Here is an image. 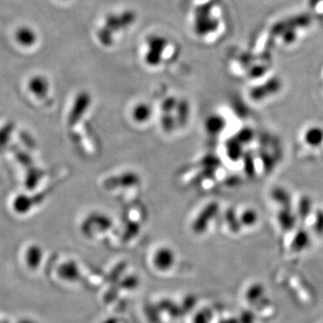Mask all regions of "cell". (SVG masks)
Here are the masks:
<instances>
[{
    "label": "cell",
    "instance_id": "cell-1",
    "mask_svg": "<svg viewBox=\"0 0 323 323\" xmlns=\"http://www.w3.org/2000/svg\"><path fill=\"white\" fill-rule=\"evenodd\" d=\"M297 215L293 211L291 206L280 207L277 216V224L283 231L289 232L295 227L297 222Z\"/></svg>",
    "mask_w": 323,
    "mask_h": 323
},
{
    "label": "cell",
    "instance_id": "cell-2",
    "mask_svg": "<svg viewBox=\"0 0 323 323\" xmlns=\"http://www.w3.org/2000/svg\"><path fill=\"white\" fill-rule=\"evenodd\" d=\"M302 140L306 145L312 148H318L323 145V128L313 125L303 132Z\"/></svg>",
    "mask_w": 323,
    "mask_h": 323
},
{
    "label": "cell",
    "instance_id": "cell-3",
    "mask_svg": "<svg viewBox=\"0 0 323 323\" xmlns=\"http://www.w3.org/2000/svg\"><path fill=\"white\" fill-rule=\"evenodd\" d=\"M28 88L33 96L38 98H45L49 91V83L44 77L34 75L29 81Z\"/></svg>",
    "mask_w": 323,
    "mask_h": 323
},
{
    "label": "cell",
    "instance_id": "cell-4",
    "mask_svg": "<svg viewBox=\"0 0 323 323\" xmlns=\"http://www.w3.org/2000/svg\"><path fill=\"white\" fill-rule=\"evenodd\" d=\"M15 40L22 46L32 47L37 41V34L31 27L21 26L15 32Z\"/></svg>",
    "mask_w": 323,
    "mask_h": 323
},
{
    "label": "cell",
    "instance_id": "cell-5",
    "mask_svg": "<svg viewBox=\"0 0 323 323\" xmlns=\"http://www.w3.org/2000/svg\"><path fill=\"white\" fill-rule=\"evenodd\" d=\"M270 197L274 202L280 207L291 206L292 196L287 188L283 187H275L270 192Z\"/></svg>",
    "mask_w": 323,
    "mask_h": 323
},
{
    "label": "cell",
    "instance_id": "cell-6",
    "mask_svg": "<svg viewBox=\"0 0 323 323\" xmlns=\"http://www.w3.org/2000/svg\"><path fill=\"white\" fill-rule=\"evenodd\" d=\"M149 52L146 55V60L150 64H156L160 61L161 54L164 47V40L163 38H154L149 43Z\"/></svg>",
    "mask_w": 323,
    "mask_h": 323
},
{
    "label": "cell",
    "instance_id": "cell-7",
    "mask_svg": "<svg viewBox=\"0 0 323 323\" xmlns=\"http://www.w3.org/2000/svg\"><path fill=\"white\" fill-rule=\"evenodd\" d=\"M311 238L308 232L306 229H299L296 231L295 236L292 241V249L295 252H300L305 251L309 247Z\"/></svg>",
    "mask_w": 323,
    "mask_h": 323
},
{
    "label": "cell",
    "instance_id": "cell-8",
    "mask_svg": "<svg viewBox=\"0 0 323 323\" xmlns=\"http://www.w3.org/2000/svg\"><path fill=\"white\" fill-rule=\"evenodd\" d=\"M162 252L157 253L155 258V263L157 268L161 270H167L170 269L172 263L174 264V256H172L170 252L167 250L161 251Z\"/></svg>",
    "mask_w": 323,
    "mask_h": 323
},
{
    "label": "cell",
    "instance_id": "cell-9",
    "mask_svg": "<svg viewBox=\"0 0 323 323\" xmlns=\"http://www.w3.org/2000/svg\"><path fill=\"white\" fill-rule=\"evenodd\" d=\"M313 212V201L309 197H302L300 199L297 206V211L295 212L297 217L306 219Z\"/></svg>",
    "mask_w": 323,
    "mask_h": 323
},
{
    "label": "cell",
    "instance_id": "cell-10",
    "mask_svg": "<svg viewBox=\"0 0 323 323\" xmlns=\"http://www.w3.org/2000/svg\"><path fill=\"white\" fill-rule=\"evenodd\" d=\"M280 84L279 82H277V80H273L272 83H269L268 85L265 86H261L258 89L257 91H255L254 96H255L256 99H263L265 97H269V96H272L275 92L278 91Z\"/></svg>",
    "mask_w": 323,
    "mask_h": 323
},
{
    "label": "cell",
    "instance_id": "cell-11",
    "mask_svg": "<svg viewBox=\"0 0 323 323\" xmlns=\"http://www.w3.org/2000/svg\"><path fill=\"white\" fill-rule=\"evenodd\" d=\"M259 220L258 213L254 210H246L241 217V222L245 226H253Z\"/></svg>",
    "mask_w": 323,
    "mask_h": 323
},
{
    "label": "cell",
    "instance_id": "cell-12",
    "mask_svg": "<svg viewBox=\"0 0 323 323\" xmlns=\"http://www.w3.org/2000/svg\"><path fill=\"white\" fill-rule=\"evenodd\" d=\"M12 126L11 123L4 126L3 128L0 129V152H3L5 146L7 145L9 139H10L11 132H12Z\"/></svg>",
    "mask_w": 323,
    "mask_h": 323
},
{
    "label": "cell",
    "instance_id": "cell-13",
    "mask_svg": "<svg viewBox=\"0 0 323 323\" xmlns=\"http://www.w3.org/2000/svg\"><path fill=\"white\" fill-rule=\"evenodd\" d=\"M263 287L260 284H254L251 287V288L249 289V291L247 292V298L250 301H254L256 299L259 298L261 295L263 294Z\"/></svg>",
    "mask_w": 323,
    "mask_h": 323
},
{
    "label": "cell",
    "instance_id": "cell-14",
    "mask_svg": "<svg viewBox=\"0 0 323 323\" xmlns=\"http://www.w3.org/2000/svg\"><path fill=\"white\" fill-rule=\"evenodd\" d=\"M313 229L318 235H323L322 210H318L316 212V215L314 217V222H313Z\"/></svg>",
    "mask_w": 323,
    "mask_h": 323
},
{
    "label": "cell",
    "instance_id": "cell-15",
    "mask_svg": "<svg viewBox=\"0 0 323 323\" xmlns=\"http://www.w3.org/2000/svg\"><path fill=\"white\" fill-rule=\"evenodd\" d=\"M40 255H41V251H40V249L37 246H34V247H32V248L30 249L28 251V255H27V258L31 259H29L30 264L31 265H35V263L37 264V263L39 262Z\"/></svg>",
    "mask_w": 323,
    "mask_h": 323
}]
</instances>
